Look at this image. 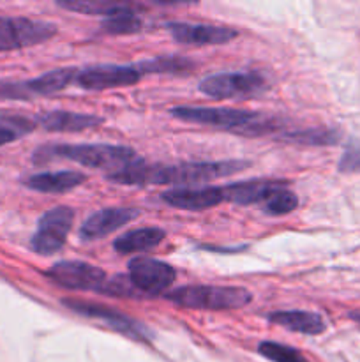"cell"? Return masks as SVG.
Returning <instances> with one entry per match:
<instances>
[{
    "label": "cell",
    "instance_id": "cell-1",
    "mask_svg": "<svg viewBox=\"0 0 360 362\" xmlns=\"http://www.w3.org/2000/svg\"><path fill=\"white\" fill-rule=\"evenodd\" d=\"M246 161H215V163H180V165H147L140 163L126 166L106 175V179L122 186H191V184H207L212 180L229 177L247 168Z\"/></svg>",
    "mask_w": 360,
    "mask_h": 362
},
{
    "label": "cell",
    "instance_id": "cell-2",
    "mask_svg": "<svg viewBox=\"0 0 360 362\" xmlns=\"http://www.w3.org/2000/svg\"><path fill=\"white\" fill-rule=\"evenodd\" d=\"M172 115L184 122L201 124L215 129H224L239 136L258 138L281 131V120L260 112L233 108H207V106H176Z\"/></svg>",
    "mask_w": 360,
    "mask_h": 362
},
{
    "label": "cell",
    "instance_id": "cell-3",
    "mask_svg": "<svg viewBox=\"0 0 360 362\" xmlns=\"http://www.w3.org/2000/svg\"><path fill=\"white\" fill-rule=\"evenodd\" d=\"M34 163L53 161V159H67L81 166L99 170H109V173L119 172L126 166L140 163L141 158L129 147L108 144H87V145H42L34 152Z\"/></svg>",
    "mask_w": 360,
    "mask_h": 362
},
{
    "label": "cell",
    "instance_id": "cell-4",
    "mask_svg": "<svg viewBox=\"0 0 360 362\" xmlns=\"http://www.w3.org/2000/svg\"><path fill=\"white\" fill-rule=\"evenodd\" d=\"M166 299L191 310L228 311L246 308L253 300V296L246 288L239 286L191 285L180 286L166 293Z\"/></svg>",
    "mask_w": 360,
    "mask_h": 362
},
{
    "label": "cell",
    "instance_id": "cell-5",
    "mask_svg": "<svg viewBox=\"0 0 360 362\" xmlns=\"http://www.w3.org/2000/svg\"><path fill=\"white\" fill-rule=\"evenodd\" d=\"M268 81L263 74L254 71L210 74L200 81V90L214 99H249L263 94Z\"/></svg>",
    "mask_w": 360,
    "mask_h": 362
},
{
    "label": "cell",
    "instance_id": "cell-6",
    "mask_svg": "<svg viewBox=\"0 0 360 362\" xmlns=\"http://www.w3.org/2000/svg\"><path fill=\"white\" fill-rule=\"evenodd\" d=\"M78 71L73 67L49 71L42 76L27 81H0V99H13V101H30L39 95H52L69 87L76 80Z\"/></svg>",
    "mask_w": 360,
    "mask_h": 362
},
{
    "label": "cell",
    "instance_id": "cell-7",
    "mask_svg": "<svg viewBox=\"0 0 360 362\" xmlns=\"http://www.w3.org/2000/svg\"><path fill=\"white\" fill-rule=\"evenodd\" d=\"M56 34V25L28 18L0 16V52L41 45Z\"/></svg>",
    "mask_w": 360,
    "mask_h": 362
},
{
    "label": "cell",
    "instance_id": "cell-8",
    "mask_svg": "<svg viewBox=\"0 0 360 362\" xmlns=\"http://www.w3.org/2000/svg\"><path fill=\"white\" fill-rule=\"evenodd\" d=\"M73 223L74 211L69 207H55L44 212L37 223V232L30 239L32 251L44 257L59 253L66 244Z\"/></svg>",
    "mask_w": 360,
    "mask_h": 362
},
{
    "label": "cell",
    "instance_id": "cell-9",
    "mask_svg": "<svg viewBox=\"0 0 360 362\" xmlns=\"http://www.w3.org/2000/svg\"><path fill=\"white\" fill-rule=\"evenodd\" d=\"M129 279L143 297H157L173 285L176 272L172 265L148 257H138L129 262Z\"/></svg>",
    "mask_w": 360,
    "mask_h": 362
},
{
    "label": "cell",
    "instance_id": "cell-10",
    "mask_svg": "<svg viewBox=\"0 0 360 362\" xmlns=\"http://www.w3.org/2000/svg\"><path fill=\"white\" fill-rule=\"evenodd\" d=\"M143 74L136 66H116V64H101L87 69L78 71L76 81L85 90H108V88L131 87L141 80Z\"/></svg>",
    "mask_w": 360,
    "mask_h": 362
},
{
    "label": "cell",
    "instance_id": "cell-11",
    "mask_svg": "<svg viewBox=\"0 0 360 362\" xmlns=\"http://www.w3.org/2000/svg\"><path fill=\"white\" fill-rule=\"evenodd\" d=\"M46 276L59 286L69 290H92V292L97 290L99 292L106 281L102 269L78 260L59 262L48 269Z\"/></svg>",
    "mask_w": 360,
    "mask_h": 362
},
{
    "label": "cell",
    "instance_id": "cell-12",
    "mask_svg": "<svg viewBox=\"0 0 360 362\" xmlns=\"http://www.w3.org/2000/svg\"><path fill=\"white\" fill-rule=\"evenodd\" d=\"M64 304H66L69 310L83 315V317L104 322L109 329L127 336V338L134 339V341H147V339L150 338V332H148L143 325L134 322L133 318L126 317V315L119 313L116 310H112V308L101 306V304L81 303V300H64Z\"/></svg>",
    "mask_w": 360,
    "mask_h": 362
},
{
    "label": "cell",
    "instance_id": "cell-13",
    "mask_svg": "<svg viewBox=\"0 0 360 362\" xmlns=\"http://www.w3.org/2000/svg\"><path fill=\"white\" fill-rule=\"evenodd\" d=\"M172 37L180 45L189 46H215L226 45L232 39L239 37V32L232 27L207 23H186V21H172L166 25Z\"/></svg>",
    "mask_w": 360,
    "mask_h": 362
},
{
    "label": "cell",
    "instance_id": "cell-14",
    "mask_svg": "<svg viewBox=\"0 0 360 362\" xmlns=\"http://www.w3.org/2000/svg\"><path fill=\"white\" fill-rule=\"evenodd\" d=\"M138 216H140V211L133 207L102 209V211L94 212V214L85 219L80 228V237L83 240L102 239V237L126 226L127 223L136 219Z\"/></svg>",
    "mask_w": 360,
    "mask_h": 362
},
{
    "label": "cell",
    "instance_id": "cell-15",
    "mask_svg": "<svg viewBox=\"0 0 360 362\" xmlns=\"http://www.w3.org/2000/svg\"><path fill=\"white\" fill-rule=\"evenodd\" d=\"M162 202L180 211L200 212L224 202L222 187H175L161 194Z\"/></svg>",
    "mask_w": 360,
    "mask_h": 362
},
{
    "label": "cell",
    "instance_id": "cell-16",
    "mask_svg": "<svg viewBox=\"0 0 360 362\" xmlns=\"http://www.w3.org/2000/svg\"><path fill=\"white\" fill-rule=\"evenodd\" d=\"M284 186L286 182H277V180H246L222 187V194L224 202L236 205H263L275 191Z\"/></svg>",
    "mask_w": 360,
    "mask_h": 362
},
{
    "label": "cell",
    "instance_id": "cell-17",
    "mask_svg": "<svg viewBox=\"0 0 360 362\" xmlns=\"http://www.w3.org/2000/svg\"><path fill=\"white\" fill-rule=\"evenodd\" d=\"M37 124L46 131H53V133H80V131L92 129V127L99 126L102 119L95 115H88V113H76V112H46L37 115Z\"/></svg>",
    "mask_w": 360,
    "mask_h": 362
},
{
    "label": "cell",
    "instance_id": "cell-18",
    "mask_svg": "<svg viewBox=\"0 0 360 362\" xmlns=\"http://www.w3.org/2000/svg\"><path fill=\"white\" fill-rule=\"evenodd\" d=\"M87 180V175L81 172H73V170H64V172H48V173H35L25 180V186L37 193L60 194L81 186Z\"/></svg>",
    "mask_w": 360,
    "mask_h": 362
},
{
    "label": "cell",
    "instance_id": "cell-19",
    "mask_svg": "<svg viewBox=\"0 0 360 362\" xmlns=\"http://www.w3.org/2000/svg\"><path fill=\"white\" fill-rule=\"evenodd\" d=\"M268 320L288 329V331L309 336L321 334L327 329L323 317L318 313H313V311H274V313L268 315Z\"/></svg>",
    "mask_w": 360,
    "mask_h": 362
},
{
    "label": "cell",
    "instance_id": "cell-20",
    "mask_svg": "<svg viewBox=\"0 0 360 362\" xmlns=\"http://www.w3.org/2000/svg\"><path fill=\"white\" fill-rule=\"evenodd\" d=\"M166 232L157 226H147V228H138L126 232L113 243L116 253L120 255H133L143 253V251L152 250L159 246L164 240Z\"/></svg>",
    "mask_w": 360,
    "mask_h": 362
},
{
    "label": "cell",
    "instance_id": "cell-21",
    "mask_svg": "<svg viewBox=\"0 0 360 362\" xmlns=\"http://www.w3.org/2000/svg\"><path fill=\"white\" fill-rule=\"evenodd\" d=\"M101 27L104 34L127 35V34H136V32H140L141 28H143V21H141V18L138 16L136 11L133 9V6L126 4L122 9L109 14L108 18H104Z\"/></svg>",
    "mask_w": 360,
    "mask_h": 362
},
{
    "label": "cell",
    "instance_id": "cell-22",
    "mask_svg": "<svg viewBox=\"0 0 360 362\" xmlns=\"http://www.w3.org/2000/svg\"><path fill=\"white\" fill-rule=\"evenodd\" d=\"M282 140H288L292 144L299 145H314V147H321V145H335L341 140V133L332 127H307V129H295L286 131L281 134Z\"/></svg>",
    "mask_w": 360,
    "mask_h": 362
},
{
    "label": "cell",
    "instance_id": "cell-23",
    "mask_svg": "<svg viewBox=\"0 0 360 362\" xmlns=\"http://www.w3.org/2000/svg\"><path fill=\"white\" fill-rule=\"evenodd\" d=\"M136 69L141 74H150V73H159V74H187L194 67V64L191 60L184 59V57H155L150 60H141V62L134 64Z\"/></svg>",
    "mask_w": 360,
    "mask_h": 362
},
{
    "label": "cell",
    "instance_id": "cell-24",
    "mask_svg": "<svg viewBox=\"0 0 360 362\" xmlns=\"http://www.w3.org/2000/svg\"><path fill=\"white\" fill-rule=\"evenodd\" d=\"M56 6L67 11H76V13L88 14V16H104L108 18L109 14L116 13L122 9L126 4L120 2H102V0H66V2H56Z\"/></svg>",
    "mask_w": 360,
    "mask_h": 362
},
{
    "label": "cell",
    "instance_id": "cell-25",
    "mask_svg": "<svg viewBox=\"0 0 360 362\" xmlns=\"http://www.w3.org/2000/svg\"><path fill=\"white\" fill-rule=\"evenodd\" d=\"M263 209L265 214L270 216H284L289 214V212L295 211L299 207V198L293 191L288 189V186L281 187V189L275 191L263 205H260Z\"/></svg>",
    "mask_w": 360,
    "mask_h": 362
},
{
    "label": "cell",
    "instance_id": "cell-26",
    "mask_svg": "<svg viewBox=\"0 0 360 362\" xmlns=\"http://www.w3.org/2000/svg\"><path fill=\"white\" fill-rule=\"evenodd\" d=\"M258 352H260L265 359L272 362H306V359H304L295 349H289V346L279 345V343L274 341L260 343Z\"/></svg>",
    "mask_w": 360,
    "mask_h": 362
},
{
    "label": "cell",
    "instance_id": "cell-27",
    "mask_svg": "<svg viewBox=\"0 0 360 362\" xmlns=\"http://www.w3.org/2000/svg\"><path fill=\"white\" fill-rule=\"evenodd\" d=\"M99 292L115 297H138V299L143 297L136 288H134L129 276H115V278L108 279V281H104V285H102V288L99 290Z\"/></svg>",
    "mask_w": 360,
    "mask_h": 362
},
{
    "label": "cell",
    "instance_id": "cell-28",
    "mask_svg": "<svg viewBox=\"0 0 360 362\" xmlns=\"http://www.w3.org/2000/svg\"><path fill=\"white\" fill-rule=\"evenodd\" d=\"M339 172L355 173L360 172V144L359 141H349L346 145V151L339 161Z\"/></svg>",
    "mask_w": 360,
    "mask_h": 362
},
{
    "label": "cell",
    "instance_id": "cell-29",
    "mask_svg": "<svg viewBox=\"0 0 360 362\" xmlns=\"http://www.w3.org/2000/svg\"><path fill=\"white\" fill-rule=\"evenodd\" d=\"M18 136H20V134H18L16 131L9 129V127H6V126H2V124H0V145L11 144V141L16 140Z\"/></svg>",
    "mask_w": 360,
    "mask_h": 362
},
{
    "label": "cell",
    "instance_id": "cell-30",
    "mask_svg": "<svg viewBox=\"0 0 360 362\" xmlns=\"http://www.w3.org/2000/svg\"><path fill=\"white\" fill-rule=\"evenodd\" d=\"M349 317H352L353 320L359 322V324H360V313H352V315H349Z\"/></svg>",
    "mask_w": 360,
    "mask_h": 362
}]
</instances>
